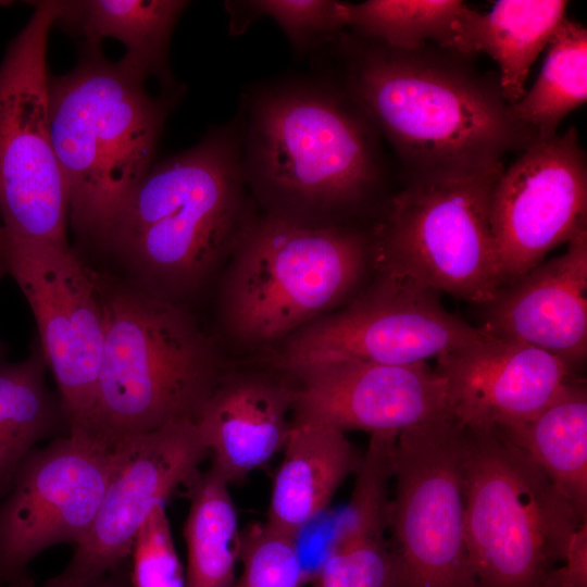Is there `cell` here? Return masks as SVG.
Masks as SVG:
<instances>
[{
  "instance_id": "cell-1",
  "label": "cell",
  "mask_w": 587,
  "mask_h": 587,
  "mask_svg": "<svg viewBox=\"0 0 587 587\" xmlns=\"http://www.w3.org/2000/svg\"><path fill=\"white\" fill-rule=\"evenodd\" d=\"M236 118L154 162L91 246L123 278L178 303L199 292L253 218Z\"/></svg>"
},
{
  "instance_id": "cell-2",
  "label": "cell",
  "mask_w": 587,
  "mask_h": 587,
  "mask_svg": "<svg viewBox=\"0 0 587 587\" xmlns=\"http://www.w3.org/2000/svg\"><path fill=\"white\" fill-rule=\"evenodd\" d=\"M236 122L245 180L264 214L338 225L380 187L376 132L332 82L260 84L245 95Z\"/></svg>"
},
{
  "instance_id": "cell-3",
  "label": "cell",
  "mask_w": 587,
  "mask_h": 587,
  "mask_svg": "<svg viewBox=\"0 0 587 587\" xmlns=\"http://www.w3.org/2000/svg\"><path fill=\"white\" fill-rule=\"evenodd\" d=\"M345 57V89L376 133L414 175L490 166L538 139L517 121L492 83L424 48L400 51L336 37Z\"/></svg>"
},
{
  "instance_id": "cell-4",
  "label": "cell",
  "mask_w": 587,
  "mask_h": 587,
  "mask_svg": "<svg viewBox=\"0 0 587 587\" xmlns=\"http://www.w3.org/2000/svg\"><path fill=\"white\" fill-rule=\"evenodd\" d=\"M92 271L104 337L88 439L112 450L165 424L196 422L225 374L212 339L184 303Z\"/></svg>"
},
{
  "instance_id": "cell-5",
  "label": "cell",
  "mask_w": 587,
  "mask_h": 587,
  "mask_svg": "<svg viewBox=\"0 0 587 587\" xmlns=\"http://www.w3.org/2000/svg\"><path fill=\"white\" fill-rule=\"evenodd\" d=\"M147 77L82 42L65 74L49 75L51 137L68 195V225L91 245L154 163L180 93L152 96Z\"/></svg>"
},
{
  "instance_id": "cell-6",
  "label": "cell",
  "mask_w": 587,
  "mask_h": 587,
  "mask_svg": "<svg viewBox=\"0 0 587 587\" xmlns=\"http://www.w3.org/2000/svg\"><path fill=\"white\" fill-rule=\"evenodd\" d=\"M229 258L220 289L224 327L241 342L262 345L285 339L352 297L374 263L373 236L263 213Z\"/></svg>"
},
{
  "instance_id": "cell-7",
  "label": "cell",
  "mask_w": 587,
  "mask_h": 587,
  "mask_svg": "<svg viewBox=\"0 0 587 587\" xmlns=\"http://www.w3.org/2000/svg\"><path fill=\"white\" fill-rule=\"evenodd\" d=\"M465 428V536L474 587H552L585 522L500 432Z\"/></svg>"
},
{
  "instance_id": "cell-8",
  "label": "cell",
  "mask_w": 587,
  "mask_h": 587,
  "mask_svg": "<svg viewBox=\"0 0 587 587\" xmlns=\"http://www.w3.org/2000/svg\"><path fill=\"white\" fill-rule=\"evenodd\" d=\"M501 162L414 175L373 235L374 265L434 291L484 305L500 289L490 200Z\"/></svg>"
},
{
  "instance_id": "cell-9",
  "label": "cell",
  "mask_w": 587,
  "mask_h": 587,
  "mask_svg": "<svg viewBox=\"0 0 587 587\" xmlns=\"http://www.w3.org/2000/svg\"><path fill=\"white\" fill-rule=\"evenodd\" d=\"M34 11L0 62V223L14 238L68 249V195L53 148L47 47L62 1Z\"/></svg>"
},
{
  "instance_id": "cell-10",
  "label": "cell",
  "mask_w": 587,
  "mask_h": 587,
  "mask_svg": "<svg viewBox=\"0 0 587 587\" xmlns=\"http://www.w3.org/2000/svg\"><path fill=\"white\" fill-rule=\"evenodd\" d=\"M465 428L451 415L401 432L388 587H474L465 536Z\"/></svg>"
},
{
  "instance_id": "cell-11",
  "label": "cell",
  "mask_w": 587,
  "mask_h": 587,
  "mask_svg": "<svg viewBox=\"0 0 587 587\" xmlns=\"http://www.w3.org/2000/svg\"><path fill=\"white\" fill-rule=\"evenodd\" d=\"M488 336L448 312L437 291L377 270L375 280L344 309L283 339L271 363L289 374L339 361L411 365Z\"/></svg>"
},
{
  "instance_id": "cell-12",
  "label": "cell",
  "mask_w": 587,
  "mask_h": 587,
  "mask_svg": "<svg viewBox=\"0 0 587 587\" xmlns=\"http://www.w3.org/2000/svg\"><path fill=\"white\" fill-rule=\"evenodd\" d=\"M5 263L34 314L70 435L88 439L104 326L93 271L72 249L5 233Z\"/></svg>"
},
{
  "instance_id": "cell-13",
  "label": "cell",
  "mask_w": 587,
  "mask_h": 587,
  "mask_svg": "<svg viewBox=\"0 0 587 587\" xmlns=\"http://www.w3.org/2000/svg\"><path fill=\"white\" fill-rule=\"evenodd\" d=\"M112 469L86 536L43 587H89L128 561L149 514L201 472L209 452L195 422L176 421L112 449Z\"/></svg>"
},
{
  "instance_id": "cell-14",
  "label": "cell",
  "mask_w": 587,
  "mask_h": 587,
  "mask_svg": "<svg viewBox=\"0 0 587 587\" xmlns=\"http://www.w3.org/2000/svg\"><path fill=\"white\" fill-rule=\"evenodd\" d=\"M112 450L65 435L35 448L0 501V576L5 586L60 544L77 545L88 533L112 469Z\"/></svg>"
},
{
  "instance_id": "cell-15",
  "label": "cell",
  "mask_w": 587,
  "mask_h": 587,
  "mask_svg": "<svg viewBox=\"0 0 587 587\" xmlns=\"http://www.w3.org/2000/svg\"><path fill=\"white\" fill-rule=\"evenodd\" d=\"M587 170L577 132L537 139L494 187L490 227L500 288L587 228Z\"/></svg>"
},
{
  "instance_id": "cell-16",
  "label": "cell",
  "mask_w": 587,
  "mask_h": 587,
  "mask_svg": "<svg viewBox=\"0 0 587 587\" xmlns=\"http://www.w3.org/2000/svg\"><path fill=\"white\" fill-rule=\"evenodd\" d=\"M291 423L324 424L342 432H401L451 415L445 379L427 362L386 365L359 361L295 372Z\"/></svg>"
},
{
  "instance_id": "cell-17",
  "label": "cell",
  "mask_w": 587,
  "mask_h": 587,
  "mask_svg": "<svg viewBox=\"0 0 587 587\" xmlns=\"http://www.w3.org/2000/svg\"><path fill=\"white\" fill-rule=\"evenodd\" d=\"M436 360L450 413L467 428L500 429L526 422L576 377L546 351L492 336Z\"/></svg>"
},
{
  "instance_id": "cell-18",
  "label": "cell",
  "mask_w": 587,
  "mask_h": 587,
  "mask_svg": "<svg viewBox=\"0 0 587 587\" xmlns=\"http://www.w3.org/2000/svg\"><path fill=\"white\" fill-rule=\"evenodd\" d=\"M587 228L566 251L501 287L482 305L479 326L492 337L546 351L575 372L587 355Z\"/></svg>"
},
{
  "instance_id": "cell-19",
  "label": "cell",
  "mask_w": 587,
  "mask_h": 587,
  "mask_svg": "<svg viewBox=\"0 0 587 587\" xmlns=\"http://www.w3.org/2000/svg\"><path fill=\"white\" fill-rule=\"evenodd\" d=\"M294 399L286 378L225 372L195 422L210 467L230 485L265 464L285 446Z\"/></svg>"
},
{
  "instance_id": "cell-20",
  "label": "cell",
  "mask_w": 587,
  "mask_h": 587,
  "mask_svg": "<svg viewBox=\"0 0 587 587\" xmlns=\"http://www.w3.org/2000/svg\"><path fill=\"white\" fill-rule=\"evenodd\" d=\"M291 424L264 523L296 538L355 472L361 453L340 429L317 423Z\"/></svg>"
},
{
  "instance_id": "cell-21",
  "label": "cell",
  "mask_w": 587,
  "mask_h": 587,
  "mask_svg": "<svg viewBox=\"0 0 587 587\" xmlns=\"http://www.w3.org/2000/svg\"><path fill=\"white\" fill-rule=\"evenodd\" d=\"M190 4L185 0H78L62 1L55 25L82 39L101 45L104 38L120 41V60L147 78L153 76L164 92L180 93L168 63L174 28Z\"/></svg>"
},
{
  "instance_id": "cell-22",
  "label": "cell",
  "mask_w": 587,
  "mask_h": 587,
  "mask_svg": "<svg viewBox=\"0 0 587 587\" xmlns=\"http://www.w3.org/2000/svg\"><path fill=\"white\" fill-rule=\"evenodd\" d=\"M524 451L587 521V389L571 378L530 420L497 429Z\"/></svg>"
},
{
  "instance_id": "cell-23",
  "label": "cell",
  "mask_w": 587,
  "mask_h": 587,
  "mask_svg": "<svg viewBox=\"0 0 587 587\" xmlns=\"http://www.w3.org/2000/svg\"><path fill=\"white\" fill-rule=\"evenodd\" d=\"M567 1L501 0L487 13L472 11L466 54L484 52L499 66V87L511 105L525 93L529 70L565 16Z\"/></svg>"
},
{
  "instance_id": "cell-24",
  "label": "cell",
  "mask_w": 587,
  "mask_h": 587,
  "mask_svg": "<svg viewBox=\"0 0 587 587\" xmlns=\"http://www.w3.org/2000/svg\"><path fill=\"white\" fill-rule=\"evenodd\" d=\"M47 370L38 339L26 359L0 361V501L38 442L70 434L59 396L47 384Z\"/></svg>"
},
{
  "instance_id": "cell-25",
  "label": "cell",
  "mask_w": 587,
  "mask_h": 587,
  "mask_svg": "<svg viewBox=\"0 0 587 587\" xmlns=\"http://www.w3.org/2000/svg\"><path fill=\"white\" fill-rule=\"evenodd\" d=\"M228 484L211 467L186 487V587H235L240 532Z\"/></svg>"
},
{
  "instance_id": "cell-26",
  "label": "cell",
  "mask_w": 587,
  "mask_h": 587,
  "mask_svg": "<svg viewBox=\"0 0 587 587\" xmlns=\"http://www.w3.org/2000/svg\"><path fill=\"white\" fill-rule=\"evenodd\" d=\"M472 11L459 0H369L347 4V27L395 50L415 51L430 40L466 54L464 33Z\"/></svg>"
},
{
  "instance_id": "cell-27",
  "label": "cell",
  "mask_w": 587,
  "mask_h": 587,
  "mask_svg": "<svg viewBox=\"0 0 587 587\" xmlns=\"http://www.w3.org/2000/svg\"><path fill=\"white\" fill-rule=\"evenodd\" d=\"M541 72L529 91L509 105L538 139L557 134L560 122L587 99V30L564 17L547 45Z\"/></svg>"
},
{
  "instance_id": "cell-28",
  "label": "cell",
  "mask_w": 587,
  "mask_h": 587,
  "mask_svg": "<svg viewBox=\"0 0 587 587\" xmlns=\"http://www.w3.org/2000/svg\"><path fill=\"white\" fill-rule=\"evenodd\" d=\"M347 4L334 0L226 1L232 35L243 33L254 21L268 17L299 52L332 42L347 27Z\"/></svg>"
},
{
  "instance_id": "cell-29",
  "label": "cell",
  "mask_w": 587,
  "mask_h": 587,
  "mask_svg": "<svg viewBox=\"0 0 587 587\" xmlns=\"http://www.w3.org/2000/svg\"><path fill=\"white\" fill-rule=\"evenodd\" d=\"M376 523L341 527L311 580L312 587H388L390 555L386 532Z\"/></svg>"
},
{
  "instance_id": "cell-30",
  "label": "cell",
  "mask_w": 587,
  "mask_h": 587,
  "mask_svg": "<svg viewBox=\"0 0 587 587\" xmlns=\"http://www.w3.org/2000/svg\"><path fill=\"white\" fill-rule=\"evenodd\" d=\"M242 573L235 587H303L295 538L252 523L240 533Z\"/></svg>"
},
{
  "instance_id": "cell-31",
  "label": "cell",
  "mask_w": 587,
  "mask_h": 587,
  "mask_svg": "<svg viewBox=\"0 0 587 587\" xmlns=\"http://www.w3.org/2000/svg\"><path fill=\"white\" fill-rule=\"evenodd\" d=\"M128 569L132 587H186L165 503L158 505L139 528Z\"/></svg>"
},
{
  "instance_id": "cell-32",
  "label": "cell",
  "mask_w": 587,
  "mask_h": 587,
  "mask_svg": "<svg viewBox=\"0 0 587 587\" xmlns=\"http://www.w3.org/2000/svg\"><path fill=\"white\" fill-rule=\"evenodd\" d=\"M552 587H587V522L573 534L562 565L552 574Z\"/></svg>"
},
{
  "instance_id": "cell-33",
  "label": "cell",
  "mask_w": 587,
  "mask_h": 587,
  "mask_svg": "<svg viewBox=\"0 0 587 587\" xmlns=\"http://www.w3.org/2000/svg\"><path fill=\"white\" fill-rule=\"evenodd\" d=\"M5 587H35L33 579L26 574ZM89 587H132L129 582L128 561L108 573Z\"/></svg>"
},
{
  "instance_id": "cell-34",
  "label": "cell",
  "mask_w": 587,
  "mask_h": 587,
  "mask_svg": "<svg viewBox=\"0 0 587 587\" xmlns=\"http://www.w3.org/2000/svg\"><path fill=\"white\" fill-rule=\"evenodd\" d=\"M7 274L8 271L5 263V232L0 223V279Z\"/></svg>"
},
{
  "instance_id": "cell-35",
  "label": "cell",
  "mask_w": 587,
  "mask_h": 587,
  "mask_svg": "<svg viewBox=\"0 0 587 587\" xmlns=\"http://www.w3.org/2000/svg\"><path fill=\"white\" fill-rule=\"evenodd\" d=\"M3 354H4V347H3V344L0 341V361H1L2 357H3Z\"/></svg>"
},
{
  "instance_id": "cell-36",
  "label": "cell",
  "mask_w": 587,
  "mask_h": 587,
  "mask_svg": "<svg viewBox=\"0 0 587 587\" xmlns=\"http://www.w3.org/2000/svg\"><path fill=\"white\" fill-rule=\"evenodd\" d=\"M360 520H361V519H360ZM362 520H382V519H362ZM354 521H359V520H353V521H350V522H354ZM383 521H386V522L388 523L387 520H384V519H383ZM350 522H347V523H350ZM347 523H344V524H347ZM340 525H342V524H340ZM337 526H339V525H337ZM337 526H336V527H337Z\"/></svg>"
},
{
  "instance_id": "cell-37",
  "label": "cell",
  "mask_w": 587,
  "mask_h": 587,
  "mask_svg": "<svg viewBox=\"0 0 587 587\" xmlns=\"http://www.w3.org/2000/svg\"><path fill=\"white\" fill-rule=\"evenodd\" d=\"M0 587H5V584H4V582H3V579H2L1 576H0Z\"/></svg>"
}]
</instances>
